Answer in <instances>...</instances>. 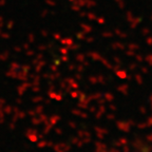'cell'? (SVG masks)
<instances>
[]
</instances>
